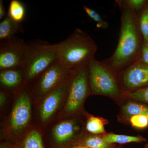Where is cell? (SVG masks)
<instances>
[{"instance_id":"1","label":"cell","mask_w":148,"mask_h":148,"mask_svg":"<svg viewBox=\"0 0 148 148\" xmlns=\"http://www.w3.org/2000/svg\"><path fill=\"white\" fill-rule=\"evenodd\" d=\"M121 10V25L116 49L111 57L103 61L114 72H121L138 61L143 41L138 16L118 1Z\"/></svg>"},{"instance_id":"2","label":"cell","mask_w":148,"mask_h":148,"mask_svg":"<svg viewBox=\"0 0 148 148\" xmlns=\"http://www.w3.org/2000/svg\"><path fill=\"white\" fill-rule=\"evenodd\" d=\"M57 45L58 61L64 68L73 72L94 59L97 49L92 38L79 28Z\"/></svg>"},{"instance_id":"3","label":"cell","mask_w":148,"mask_h":148,"mask_svg":"<svg viewBox=\"0 0 148 148\" xmlns=\"http://www.w3.org/2000/svg\"><path fill=\"white\" fill-rule=\"evenodd\" d=\"M57 60V44L34 40L27 43L20 67L31 81Z\"/></svg>"},{"instance_id":"4","label":"cell","mask_w":148,"mask_h":148,"mask_svg":"<svg viewBox=\"0 0 148 148\" xmlns=\"http://www.w3.org/2000/svg\"><path fill=\"white\" fill-rule=\"evenodd\" d=\"M88 81L92 92L114 96L119 93V87L114 73L103 61L95 58L88 64Z\"/></svg>"},{"instance_id":"5","label":"cell","mask_w":148,"mask_h":148,"mask_svg":"<svg viewBox=\"0 0 148 148\" xmlns=\"http://www.w3.org/2000/svg\"><path fill=\"white\" fill-rule=\"evenodd\" d=\"M75 72L67 70L57 60L38 76L37 92L41 94L49 93L71 79Z\"/></svg>"},{"instance_id":"6","label":"cell","mask_w":148,"mask_h":148,"mask_svg":"<svg viewBox=\"0 0 148 148\" xmlns=\"http://www.w3.org/2000/svg\"><path fill=\"white\" fill-rule=\"evenodd\" d=\"M88 64L77 71L73 77L65 107V111L67 113H71L77 110L87 95L90 88Z\"/></svg>"},{"instance_id":"7","label":"cell","mask_w":148,"mask_h":148,"mask_svg":"<svg viewBox=\"0 0 148 148\" xmlns=\"http://www.w3.org/2000/svg\"><path fill=\"white\" fill-rule=\"evenodd\" d=\"M27 42L14 36L0 41V71L20 67Z\"/></svg>"},{"instance_id":"8","label":"cell","mask_w":148,"mask_h":148,"mask_svg":"<svg viewBox=\"0 0 148 148\" xmlns=\"http://www.w3.org/2000/svg\"><path fill=\"white\" fill-rule=\"evenodd\" d=\"M123 84L126 89H140L148 85V66L139 60L121 72Z\"/></svg>"},{"instance_id":"9","label":"cell","mask_w":148,"mask_h":148,"mask_svg":"<svg viewBox=\"0 0 148 148\" xmlns=\"http://www.w3.org/2000/svg\"><path fill=\"white\" fill-rule=\"evenodd\" d=\"M31 116V105L29 93L24 90L18 95L12 110L11 125L14 131L23 129L28 123Z\"/></svg>"},{"instance_id":"10","label":"cell","mask_w":148,"mask_h":148,"mask_svg":"<svg viewBox=\"0 0 148 148\" xmlns=\"http://www.w3.org/2000/svg\"><path fill=\"white\" fill-rule=\"evenodd\" d=\"M73 76L68 81L49 92L46 96L40 112V115L42 121H46L50 118L56 110L66 91L70 88Z\"/></svg>"},{"instance_id":"11","label":"cell","mask_w":148,"mask_h":148,"mask_svg":"<svg viewBox=\"0 0 148 148\" xmlns=\"http://www.w3.org/2000/svg\"><path fill=\"white\" fill-rule=\"evenodd\" d=\"M25 76L24 70L21 67L5 69L1 71V85L7 88H14L19 86Z\"/></svg>"},{"instance_id":"12","label":"cell","mask_w":148,"mask_h":148,"mask_svg":"<svg viewBox=\"0 0 148 148\" xmlns=\"http://www.w3.org/2000/svg\"><path fill=\"white\" fill-rule=\"evenodd\" d=\"M24 32L21 23L13 21L8 14L0 22V41L7 39Z\"/></svg>"},{"instance_id":"13","label":"cell","mask_w":148,"mask_h":148,"mask_svg":"<svg viewBox=\"0 0 148 148\" xmlns=\"http://www.w3.org/2000/svg\"><path fill=\"white\" fill-rule=\"evenodd\" d=\"M75 130V125L73 122H63L56 126L53 130V135L57 142L63 143L73 137Z\"/></svg>"},{"instance_id":"14","label":"cell","mask_w":148,"mask_h":148,"mask_svg":"<svg viewBox=\"0 0 148 148\" xmlns=\"http://www.w3.org/2000/svg\"><path fill=\"white\" fill-rule=\"evenodd\" d=\"M7 14L13 21L21 23L26 15L25 5L19 0H12L10 3Z\"/></svg>"},{"instance_id":"15","label":"cell","mask_w":148,"mask_h":148,"mask_svg":"<svg viewBox=\"0 0 148 148\" xmlns=\"http://www.w3.org/2000/svg\"><path fill=\"white\" fill-rule=\"evenodd\" d=\"M103 140L108 144H125L132 143H142L145 141L143 137L129 135L110 134L103 137Z\"/></svg>"},{"instance_id":"16","label":"cell","mask_w":148,"mask_h":148,"mask_svg":"<svg viewBox=\"0 0 148 148\" xmlns=\"http://www.w3.org/2000/svg\"><path fill=\"white\" fill-rule=\"evenodd\" d=\"M137 16L138 25L143 41L148 44V2Z\"/></svg>"},{"instance_id":"17","label":"cell","mask_w":148,"mask_h":148,"mask_svg":"<svg viewBox=\"0 0 148 148\" xmlns=\"http://www.w3.org/2000/svg\"><path fill=\"white\" fill-rule=\"evenodd\" d=\"M123 111L125 114L131 116L138 115H148L147 107L136 103H127L123 106Z\"/></svg>"},{"instance_id":"18","label":"cell","mask_w":148,"mask_h":148,"mask_svg":"<svg viewBox=\"0 0 148 148\" xmlns=\"http://www.w3.org/2000/svg\"><path fill=\"white\" fill-rule=\"evenodd\" d=\"M24 148H44L40 133L36 130L31 131L25 139Z\"/></svg>"},{"instance_id":"19","label":"cell","mask_w":148,"mask_h":148,"mask_svg":"<svg viewBox=\"0 0 148 148\" xmlns=\"http://www.w3.org/2000/svg\"><path fill=\"white\" fill-rule=\"evenodd\" d=\"M86 128L88 132L93 134H101L105 131L103 121L96 117L91 116L88 119Z\"/></svg>"},{"instance_id":"20","label":"cell","mask_w":148,"mask_h":148,"mask_svg":"<svg viewBox=\"0 0 148 148\" xmlns=\"http://www.w3.org/2000/svg\"><path fill=\"white\" fill-rule=\"evenodd\" d=\"M88 148H114L111 144L106 143L103 138L99 136H92L85 141L84 145Z\"/></svg>"},{"instance_id":"21","label":"cell","mask_w":148,"mask_h":148,"mask_svg":"<svg viewBox=\"0 0 148 148\" xmlns=\"http://www.w3.org/2000/svg\"><path fill=\"white\" fill-rule=\"evenodd\" d=\"M122 3L137 15L142 11L148 1L145 0H125L121 1Z\"/></svg>"},{"instance_id":"22","label":"cell","mask_w":148,"mask_h":148,"mask_svg":"<svg viewBox=\"0 0 148 148\" xmlns=\"http://www.w3.org/2000/svg\"><path fill=\"white\" fill-rule=\"evenodd\" d=\"M83 9L87 15L97 23V27L102 29H106L108 27L107 22L103 20L101 15L97 12L85 6L84 7Z\"/></svg>"},{"instance_id":"23","label":"cell","mask_w":148,"mask_h":148,"mask_svg":"<svg viewBox=\"0 0 148 148\" xmlns=\"http://www.w3.org/2000/svg\"><path fill=\"white\" fill-rule=\"evenodd\" d=\"M127 95L132 99L148 103V86L129 91Z\"/></svg>"},{"instance_id":"24","label":"cell","mask_w":148,"mask_h":148,"mask_svg":"<svg viewBox=\"0 0 148 148\" xmlns=\"http://www.w3.org/2000/svg\"><path fill=\"white\" fill-rule=\"evenodd\" d=\"M130 122L132 126L138 128H145L148 125L147 116L145 115L133 116L130 118Z\"/></svg>"},{"instance_id":"25","label":"cell","mask_w":148,"mask_h":148,"mask_svg":"<svg viewBox=\"0 0 148 148\" xmlns=\"http://www.w3.org/2000/svg\"><path fill=\"white\" fill-rule=\"evenodd\" d=\"M139 61L148 66V44L143 42Z\"/></svg>"},{"instance_id":"26","label":"cell","mask_w":148,"mask_h":148,"mask_svg":"<svg viewBox=\"0 0 148 148\" xmlns=\"http://www.w3.org/2000/svg\"><path fill=\"white\" fill-rule=\"evenodd\" d=\"M7 15L5 11V8L4 6L3 1H0V20L1 21Z\"/></svg>"},{"instance_id":"27","label":"cell","mask_w":148,"mask_h":148,"mask_svg":"<svg viewBox=\"0 0 148 148\" xmlns=\"http://www.w3.org/2000/svg\"><path fill=\"white\" fill-rule=\"evenodd\" d=\"M6 99V96L5 92L1 91L0 93V105L1 107L4 105Z\"/></svg>"},{"instance_id":"28","label":"cell","mask_w":148,"mask_h":148,"mask_svg":"<svg viewBox=\"0 0 148 148\" xmlns=\"http://www.w3.org/2000/svg\"><path fill=\"white\" fill-rule=\"evenodd\" d=\"M75 148H88L86 147H85V146H79V147H75Z\"/></svg>"},{"instance_id":"29","label":"cell","mask_w":148,"mask_h":148,"mask_svg":"<svg viewBox=\"0 0 148 148\" xmlns=\"http://www.w3.org/2000/svg\"><path fill=\"white\" fill-rule=\"evenodd\" d=\"M1 148H9L8 147H6V146H2L1 147Z\"/></svg>"},{"instance_id":"30","label":"cell","mask_w":148,"mask_h":148,"mask_svg":"<svg viewBox=\"0 0 148 148\" xmlns=\"http://www.w3.org/2000/svg\"><path fill=\"white\" fill-rule=\"evenodd\" d=\"M145 148H148V144L146 145L145 147Z\"/></svg>"},{"instance_id":"31","label":"cell","mask_w":148,"mask_h":148,"mask_svg":"<svg viewBox=\"0 0 148 148\" xmlns=\"http://www.w3.org/2000/svg\"><path fill=\"white\" fill-rule=\"evenodd\" d=\"M147 116L148 119V115H147Z\"/></svg>"}]
</instances>
